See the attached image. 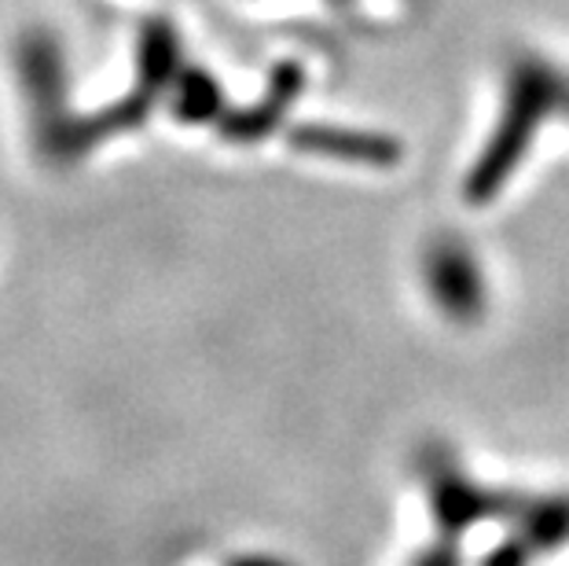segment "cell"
<instances>
[{"label": "cell", "instance_id": "cell-6", "mask_svg": "<svg viewBox=\"0 0 569 566\" xmlns=\"http://www.w3.org/2000/svg\"><path fill=\"white\" fill-rule=\"evenodd\" d=\"M306 89V70L298 63H280L272 70L269 86H264L261 100H253L247 107H224V115L217 118V129L228 143H258L264 137H272L283 126V118L290 115V107Z\"/></svg>", "mask_w": 569, "mask_h": 566}, {"label": "cell", "instance_id": "cell-9", "mask_svg": "<svg viewBox=\"0 0 569 566\" xmlns=\"http://www.w3.org/2000/svg\"><path fill=\"white\" fill-rule=\"evenodd\" d=\"M411 566H459V556H456L452 540H445V545H438V548L419 552V559Z\"/></svg>", "mask_w": 569, "mask_h": 566}, {"label": "cell", "instance_id": "cell-7", "mask_svg": "<svg viewBox=\"0 0 569 566\" xmlns=\"http://www.w3.org/2000/svg\"><path fill=\"white\" fill-rule=\"evenodd\" d=\"M290 148L323 159L357 162V166H397L401 162V143L386 132L371 129H346V126H298L290 129Z\"/></svg>", "mask_w": 569, "mask_h": 566}, {"label": "cell", "instance_id": "cell-3", "mask_svg": "<svg viewBox=\"0 0 569 566\" xmlns=\"http://www.w3.org/2000/svg\"><path fill=\"white\" fill-rule=\"evenodd\" d=\"M548 100H551L548 75H543L537 63L518 67L511 78V96H507L503 122L496 129V137L489 140L486 155L475 162V170L467 177L470 202H486L507 185V177H511L518 159H522L529 148V137H532V129H537Z\"/></svg>", "mask_w": 569, "mask_h": 566}, {"label": "cell", "instance_id": "cell-2", "mask_svg": "<svg viewBox=\"0 0 569 566\" xmlns=\"http://www.w3.org/2000/svg\"><path fill=\"white\" fill-rule=\"evenodd\" d=\"M16 75L30 107L33 143L48 162H70V78L67 52L56 30L27 27L16 41Z\"/></svg>", "mask_w": 569, "mask_h": 566}, {"label": "cell", "instance_id": "cell-5", "mask_svg": "<svg viewBox=\"0 0 569 566\" xmlns=\"http://www.w3.org/2000/svg\"><path fill=\"white\" fill-rule=\"evenodd\" d=\"M422 276H427L430 298L438 302L452 320H475L481 306H486V287H481V272L475 265V255L459 244V239H438L427 250L422 261Z\"/></svg>", "mask_w": 569, "mask_h": 566}, {"label": "cell", "instance_id": "cell-1", "mask_svg": "<svg viewBox=\"0 0 569 566\" xmlns=\"http://www.w3.org/2000/svg\"><path fill=\"white\" fill-rule=\"evenodd\" d=\"M180 67H184V48H180V33L173 30V22L166 19L140 22L137 81H132V89L126 96H118L114 103L100 107V111L74 115V122H70V162H78L81 155L100 148L103 140L122 137V132L148 122L154 103L166 100Z\"/></svg>", "mask_w": 569, "mask_h": 566}, {"label": "cell", "instance_id": "cell-8", "mask_svg": "<svg viewBox=\"0 0 569 566\" xmlns=\"http://www.w3.org/2000/svg\"><path fill=\"white\" fill-rule=\"evenodd\" d=\"M166 103L173 111L177 122L184 126H206L217 122L224 115V92L221 81H217L206 67H180L173 86L166 92Z\"/></svg>", "mask_w": 569, "mask_h": 566}, {"label": "cell", "instance_id": "cell-10", "mask_svg": "<svg viewBox=\"0 0 569 566\" xmlns=\"http://www.w3.org/2000/svg\"><path fill=\"white\" fill-rule=\"evenodd\" d=\"M228 566H290V563L272 559V556H243V559H232Z\"/></svg>", "mask_w": 569, "mask_h": 566}, {"label": "cell", "instance_id": "cell-4", "mask_svg": "<svg viewBox=\"0 0 569 566\" xmlns=\"http://www.w3.org/2000/svg\"><path fill=\"white\" fill-rule=\"evenodd\" d=\"M422 478H427L433 519L445 529V537H456L475 523L489 519V515L507 512V504L496 500V493L475 486V481L456 467L452 456L438 449V445L422 453Z\"/></svg>", "mask_w": 569, "mask_h": 566}]
</instances>
